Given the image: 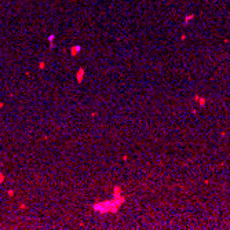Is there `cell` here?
<instances>
[{
    "label": "cell",
    "instance_id": "cell-1",
    "mask_svg": "<svg viewBox=\"0 0 230 230\" xmlns=\"http://www.w3.org/2000/svg\"><path fill=\"white\" fill-rule=\"evenodd\" d=\"M125 203V196L121 194L113 200H105V201H99V203H94L92 204V209L96 211V212H101V214H116L117 211L120 209V207Z\"/></svg>",
    "mask_w": 230,
    "mask_h": 230
},
{
    "label": "cell",
    "instance_id": "cell-2",
    "mask_svg": "<svg viewBox=\"0 0 230 230\" xmlns=\"http://www.w3.org/2000/svg\"><path fill=\"white\" fill-rule=\"evenodd\" d=\"M84 75H86V70H84V68H80L77 70L76 73V79H77V83H81L83 79H84Z\"/></svg>",
    "mask_w": 230,
    "mask_h": 230
},
{
    "label": "cell",
    "instance_id": "cell-3",
    "mask_svg": "<svg viewBox=\"0 0 230 230\" xmlns=\"http://www.w3.org/2000/svg\"><path fill=\"white\" fill-rule=\"evenodd\" d=\"M123 194V189H121V186H114L113 187V197L116 198V197H119V196H121Z\"/></svg>",
    "mask_w": 230,
    "mask_h": 230
},
{
    "label": "cell",
    "instance_id": "cell-4",
    "mask_svg": "<svg viewBox=\"0 0 230 230\" xmlns=\"http://www.w3.org/2000/svg\"><path fill=\"white\" fill-rule=\"evenodd\" d=\"M80 50H81V47H80V46H73V47L70 48V54H72L73 57H76L77 54L80 52Z\"/></svg>",
    "mask_w": 230,
    "mask_h": 230
},
{
    "label": "cell",
    "instance_id": "cell-5",
    "mask_svg": "<svg viewBox=\"0 0 230 230\" xmlns=\"http://www.w3.org/2000/svg\"><path fill=\"white\" fill-rule=\"evenodd\" d=\"M3 180H4V174H3V172H0V183H2Z\"/></svg>",
    "mask_w": 230,
    "mask_h": 230
},
{
    "label": "cell",
    "instance_id": "cell-6",
    "mask_svg": "<svg viewBox=\"0 0 230 230\" xmlns=\"http://www.w3.org/2000/svg\"><path fill=\"white\" fill-rule=\"evenodd\" d=\"M44 66H46L44 62H40V63H39V68H40V69H44Z\"/></svg>",
    "mask_w": 230,
    "mask_h": 230
}]
</instances>
